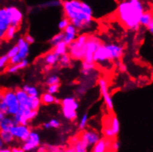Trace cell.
<instances>
[{"mask_svg": "<svg viewBox=\"0 0 153 152\" xmlns=\"http://www.w3.org/2000/svg\"><path fill=\"white\" fill-rule=\"evenodd\" d=\"M101 44L102 42L98 37H96V35H89L88 39L86 43L85 54L83 61L90 62V63L93 62V55Z\"/></svg>", "mask_w": 153, "mask_h": 152, "instance_id": "52a82bcc", "label": "cell"}, {"mask_svg": "<svg viewBox=\"0 0 153 152\" xmlns=\"http://www.w3.org/2000/svg\"><path fill=\"white\" fill-rule=\"evenodd\" d=\"M59 55H57L53 51H51V52L47 53L43 58V61L45 63V65H48L50 66H54L56 63H59Z\"/></svg>", "mask_w": 153, "mask_h": 152, "instance_id": "44dd1931", "label": "cell"}, {"mask_svg": "<svg viewBox=\"0 0 153 152\" xmlns=\"http://www.w3.org/2000/svg\"><path fill=\"white\" fill-rule=\"evenodd\" d=\"M153 20V13L152 11L145 10L140 18V25L146 27Z\"/></svg>", "mask_w": 153, "mask_h": 152, "instance_id": "cb8c5ba5", "label": "cell"}, {"mask_svg": "<svg viewBox=\"0 0 153 152\" xmlns=\"http://www.w3.org/2000/svg\"><path fill=\"white\" fill-rule=\"evenodd\" d=\"M120 131V122L116 116L113 115L107 120V124L104 128V133L105 137L113 139L118 136Z\"/></svg>", "mask_w": 153, "mask_h": 152, "instance_id": "30bf717a", "label": "cell"}, {"mask_svg": "<svg viewBox=\"0 0 153 152\" xmlns=\"http://www.w3.org/2000/svg\"><path fill=\"white\" fill-rule=\"evenodd\" d=\"M121 148V143L118 140H112L111 146H110V151H118Z\"/></svg>", "mask_w": 153, "mask_h": 152, "instance_id": "b9f144b4", "label": "cell"}, {"mask_svg": "<svg viewBox=\"0 0 153 152\" xmlns=\"http://www.w3.org/2000/svg\"><path fill=\"white\" fill-rule=\"evenodd\" d=\"M29 65V61L27 58H24L21 62L15 65H10L7 69V72L9 74H15L18 72L19 70L25 69Z\"/></svg>", "mask_w": 153, "mask_h": 152, "instance_id": "603a6c76", "label": "cell"}, {"mask_svg": "<svg viewBox=\"0 0 153 152\" xmlns=\"http://www.w3.org/2000/svg\"><path fill=\"white\" fill-rule=\"evenodd\" d=\"M62 0H47L39 4L40 8H51V7H59L62 6Z\"/></svg>", "mask_w": 153, "mask_h": 152, "instance_id": "484cf974", "label": "cell"}, {"mask_svg": "<svg viewBox=\"0 0 153 152\" xmlns=\"http://www.w3.org/2000/svg\"><path fill=\"white\" fill-rule=\"evenodd\" d=\"M0 139L5 145H10L15 140V138L10 131H0Z\"/></svg>", "mask_w": 153, "mask_h": 152, "instance_id": "d4e9b609", "label": "cell"}, {"mask_svg": "<svg viewBox=\"0 0 153 152\" xmlns=\"http://www.w3.org/2000/svg\"><path fill=\"white\" fill-rule=\"evenodd\" d=\"M62 111L64 117L68 121H74L77 119V110L79 107L78 100L73 96H68L61 100Z\"/></svg>", "mask_w": 153, "mask_h": 152, "instance_id": "277c9868", "label": "cell"}, {"mask_svg": "<svg viewBox=\"0 0 153 152\" xmlns=\"http://www.w3.org/2000/svg\"><path fill=\"white\" fill-rule=\"evenodd\" d=\"M17 30H18V28L15 26L10 25L8 27V28L6 30L5 33H4V39L7 40V41H10V40L13 39L15 38L16 35Z\"/></svg>", "mask_w": 153, "mask_h": 152, "instance_id": "1f68e13d", "label": "cell"}, {"mask_svg": "<svg viewBox=\"0 0 153 152\" xmlns=\"http://www.w3.org/2000/svg\"><path fill=\"white\" fill-rule=\"evenodd\" d=\"M24 38L25 39V41H27L30 45V44H33L35 42V38H34V37L32 36L31 35H30V34H26V35H25Z\"/></svg>", "mask_w": 153, "mask_h": 152, "instance_id": "f6af8a7d", "label": "cell"}, {"mask_svg": "<svg viewBox=\"0 0 153 152\" xmlns=\"http://www.w3.org/2000/svg\"><path fill=\"white\" fill-rule=\"evenodd\" d=\"M47 151L51 152H60V151H66V149H62L63 148L57 145H46Z\"/></svg>", "mask_w": 153, "mask_h": 152, "instance_id": "ab89813d", "label": "cell"}, {"mask_svg": "<svg viewBox=\"0 0 153 152\" xmlns=\"http://www.w3.org/2000/svg\"><path fill=\"white\" fill-rule=\"evenodd\" d=\"M64 35H65V34H64V31H60L59 32L56 33V35H54L50 39L49 41L50 44H51L53 47H54V46L57 45L59 43L63 41Z\"/></svg>", "mask_w": 153, "mask_h": 152, "instance_id": "4dcf8cb0", "label": "cell"}, {"mask_svg": "<svg viewBox=\"0 0 153 152\" xmlns=\"http://www.w3.org/2000/svg\"><path fill=\"white\" fill-rule=\"evenodd\" d=\"M53 52H55L57 55H59V56L62 55H64L65 53H68V45L64 41L59 43L57 45H56L53 47Z\"/></svg>", "mask_w": 153, "mask_h": 152, "instance_id": "f1b7e54d", "label": "cell"}, {"mask_svg": "<svg viewBox=\"0 0 153 152\" xmlns=\"http://www.w3.org/2000/svg\"><path fill=\"white\" fill-rule=\"evenodd\" d=\"M89 35L86 32L81 33L77 38L68 45V54L71 59L76 61H83L85 54L86 43Z\"/></svg>", "mask_w": 153, "mask_h": 152, "instance_id": "3957f363", "label": "cell"}, {"mask_svg": "<svg viewBox=\"0 0 153 152\" xmlns=\"http://www.w3.org/2000/svg\"><path fill=\"white\" fill-rule=\"evenodd\" d=\"M31 129L28 125L23 124H15L10 129V132L13 134L15 139L21 142H25L29 137Z\"/></svg>", "mask_w": 153, "mask_h": 152, "instance_id": "7c38bea8", "label": "cell"}, {"mask_svg": "<svg viewBox=\"0 0 153 152\" xmlns=\"http://www.w3.org/2000/svg\"><path fill=\"white\" fill-rule=\"evenodd\" d=\"M144 11V5L140 0H123L118 4L116 14L126 29L136 31L140 28V18Z\"/></svg>", "mask_w": 153, "mask_h": 152, "instance_id": "7a4b0ae2", "label": "cell"}, {"mask_svg": "<svg viewBox=\"0 0 153 152\" xmlns=\"http://www.w3.org/2000/svg\"><path fill=\"white\" fill-rule=\"evenodd\" d=\"M10 25V20L6 7L0 8V39H3L6 30Z\"/></svg>", "mask_w": 153, "mask_h": 152, "instance_id": "9a60e30c", "label": "cell"}, {"mask_svg": "<svg viewBox=\"0 0 153 152\" xmlns=\"http://www.w3.org/2000/svg\"><path fill=\"white\" fill-rule=\"evenodd\" d=\"M89 120V116L87 113H84L83 115L81 117L80 120L79 122V128L81 131H83L86 128L87 125V122H88Z\"/></svg>", "mask_w": 153, "mask_h": 152, "instance_id": "e575fe53", "label": "cell"}, {"mask_svg": "<svg viewBox=\"0 0 153 152\" xmlns=\"http://www.w3.org/2000/svg\"><path fill=\"white\" fill-rule=\"evenodd\" d=\"M40 145H41V137L39 133L35 130H31L29 137L25 142H23L21 148L23 152L35 151Z\"/></svg>", "mask_w": 153, "mask_h": 152, "instance_id": "ba28073f", "label": "cell"}, {"mask_svg": "<svg viewBox=\"0 0 153 152\" xmlns=\"http://www.w3.org/2000/svg\"><path fill=\"white\" fill-rule=\"evenodd\" d=\"M80 138L86 142V144L88 145L89 148H90V151H91V148L99 140L101 137H100V134L95 130L84 129V131L83 130L82 133L81 134Z\"/></svg>", "mask_w": 153, "mask_h": 152, "instance_id": "5bb4252c", "label": "cell"}, {"mask_svg": "<svg viewBox=\"0 0 153 152\" xmlns=\"http://www.w3.org/2000/svg\"><path fill=\"white\" fill-rule=\"evenodd\" d=\"M40 99H41L42 104L48 106V105H51L55 103L56 97L54 96V94H51V93L46 91V92L43 93V94L40 96Z\"/></svg>", "mask_w": 153, "mask_h": 152, "instance_id": "83f0119b", "label": "cell"}, {"mask_svg": "<svg viewBox=\"0 0 153 152\" xmlns=\"http://www.w3.org/2000/svg\"><path fill=\"white\" fill-rule=\"evenodd\" d=\"M59 88H60V83L49 85V86H48V88H47V91L52 94H56L59 91Z\"/></svg>", "mask_w": 153, "mask_h": 152, "instance_id": "74e56055", "label": "cell"}, {"mask_svg": "<svg viewBox=\"0 0 153 152\" xmlns=\"http://www.w3.org/2000/svg\"><path fill=\"white\" fill-rule=\"evenodd\" d=\"M79 32V30H77V28L74 25L70 24L64 30L65 35H64L63 41L66 43L68 45H69L70 43L73 42L77 38Z\"/></svg>", "mask_w": 153, "mask_h": 152, "instance_id": "e0dca14e", "label": "cell"}, {"mask_svg": "<svg viewBox=\"0 0 153 152\" xmlns=\"http://www.w3.org/2000/svg\"><path fill=\"white\" fill-rule=\"evenodd\" d=\"M146 29H147V30L149 31V33H150L151 35H153V20L151 21L150 24H149V25L146 27Z\"/></svg>", "mask_w": 153, "mask_h": 152, "instance_id": "bcb514c9", "label": "cell"}, {"mask_svg": "<svg viewBox=\"0 0 153 152\" xmlns=\"http://www.w3.org/2000/svg\"><path fill=\"white\" fill-rule=\"evenodd\" d=\"M6 10L10 18V25L15 26L17 28H19L24 18L23 12L16 6H8L6 7Z\"/></svg>", "mask_w": 153, "mask_h": 152, "instance_id": "4fadbf2b", "label": "cell"}, {"mask_svg": "<svg viewBox=\"0 0 153 152\" xmlns=\"http://www.w3.org/2000/svg\"><path fill=\"white\" fill-rule=\"evenodd\" d=\"M36 151H39V152H45V151H47L46 145H40L38 147V148H37Z\"/></svg>", "mask_w": 153, "mask_h": 152, "instance_id": "7dc6e473", "label": "cell"}, {"mask_svg": "<svg viewBox=\"0 0 153 152\" xmlns=\"http://www.w3.org/2000/svg\"><path fill=\"white\" fill-rule=\"evenodd\" d=\"M13 117L12 116L6 115L2 120L0 121V131H10L12 127L15 125Z\"/></svg>", "mask_w": 153, "mask_h": 152, "instance_id": "7402d4cb", "label": "cell"}, {"mask_svg": "<svg viewBox=\"0 0 153 152\" xmlns=\"http://www.w3.org/2000/svg\"><path fill=\"white\" fill-rule=\"evenodd\" d=\"M9 59L7 55H3L0 56V69H2L7 66V65L9 63Z\"/></svg>", "mask_w": 153, "mask_h": 152, "instance_id": "f35d334b", "label": "cell"}, {"mask_svg": "<svg viewBox=\"0 0 153 152\" xmlns=\"http://www.w3.org/2000/svg\"><path fill=\"white\" fill-rule=\"evenodd\" d=\"M73 145L71 146V149H67L66 151L69 152H87L90 151V148L88 147V145L86 144V142H84L83 139H82L80 137H78V139H76L75 142H72Z\"/></svg>", "mask_w": 153, "mask_h": 152, "instance_id": "ffe728a7", "label": "cell"}, {"mask_svg": "<svg viewBox=\"0 0 153 152\" xmlns=\"http://www.w3.org/2000/svg\"><path fill=\"white\" fill-rule=\"evenodd\" d=\"M70 61H71V58L68 52L59 56V63L62 66H64V67L68 66L70 64Z\"/></svg>", "mask_w": 153, "mask_h": 152, "instance_id": "836d02e7", "label": "cell"}, {"mask_svg": "<svg viewBox=\"0 0 153 152\" xmlns=\"http://www.w3.org/2000/svg\"><path fill=\"white\" fill-rule=\"evenodd\" d=\"M152 12L153 13V3H152Z\"/></svg>", "mask_w": 153, "mask_h": 152, "instance_id": "db71d44e", "label": "cell"}, {"mask_svg": "<svg viewBox=\"0 0 153 152\" xmlns=\"http://www.w3.org/2000/svg\"><path fill=\"white\" fill-rule=\"evenodd\" d=\"M6 115H7V114H6L5 113H4L3 111H0V121H1V120H2V119L4 118Z\"/></svg>", "mask_w": 153, "mask_h": 152, "instance_id": "816d5d0a", "label": "cell"}, {"mask_svg": "<svg viewBox=\"0 0 153 152\" xmlns=\"http://www.w3.org/2000/svg\"><path fill=\"white\" fill-rule=\"evenodd\" d=\"M45 83H46L48 86L56 84V83H60V77L57 75H56V74H53V75H49L47 77Z\"/></svg>", "mask_w": 153, "mask_h": 152, "instance_id": "d590c367", "label": "cell"}, {"mask_svg": "<svg viewBox=\"0 0 153 152\" xmlns=\"http://www.w3.org/2000/svg\"><path fill=\"white\" fill-rule=\"evenodd\" d=\"M118 66H119V69H121V71H122V72H126V66L124 64H122V63H120L119 64H118Z\"/></svg>", "mask_w": 153, "mask_h": 152, "instance_id": "681fc988", "label": "cell"}, {"mask_svg": "<svg viewBox=\"0 0 153 152\" xmlns=\"http://www.w3.org/2000/svg\"><path fill=\"white\" fill-rule=\"evenodd\" d=\"M107 52V58L110 61H119L124 53V48L118 43H107L104 44Z\"/></svg>", "mask_w": 153, "mask_h": 152, "instance_id": "9c48e42d", "label": "cell"}, {"mask_svg": "<svg viewBox=\"0 0 153 152\" xmlns=\"http://www.w3.org/2000/svg\"><path fill=\"white\" fill-rule=\"evenodd\" d=\"M39 110H31L29 108L19 107L18 112L12 116L16 124L28 125L30 122L33 120L38 116Z\"/></svg>", "mask_w": 153, "mask_h": 152, "instance_id": "8992f818", "label": "cell"}, {"mask_svg": "<svg viewBox=\"0 0 153 152\" xmlns=\"http://www.w3.org/2000/svg\"><path fill=\"white\" fill-rule=\"evenodd\" d=\"M0 111H3V112L7 114V107H6L4 100H3L2 91H0Z\"/></svg>", "mask_w": 153, "mask_h": 152, "instance_id": "ee69618b", "label": "cell"}, {"mask_svg": "<svg viewBox=\"0 0 153 152\" xmlns=\"http://www.w3.org/2000/svg\"><path fill=\"white\" fill-rule=\"evenodd\" d=\"M12 152H23L22 149L21 148H16V147H13V148H11Z\"/></svg>", "mask_w": 153, "mask_h": 152, "instance_id": "f907efd6", "label": "cell"}, {"mask_svg": "<svg viewBox=\"0 0 153 152\" xmlns=\"http://www.w3.org/2000/svg\"><path fill=\"white\" fill-rule=\"evenodd\" d=\"M22 89H23L29 96H32V97H37L39 96V91L37 87L35 86H32V85L25 84L22 86Z\"/></svg>", "mask_w": 153, "mask_h": 152, "instance_id": "f546056e", "label": "cell"}, {"mask_svg": "<svg viewBox=\"0 0 153 152\" xmlns=\"http://www.w3.org/2000/svg\"><path fill=\"white\" fill-rule=\"evenodd\" d=\"M2 95L3 100L7 107V115H15L19 109V103L17 99L15 90L5 89L2 91Z\"/></svg>", "mask_w": 153, "mask_h": 152, "instance_id": "5b68a950", "label": "cell"}, {"mask_svg": "<svg viewBox=\"0 0 153 152\" xmlns=\"http://www.w3.org/2000/svg\"><path fill=\"white\" fill-rule=\"evenodd\" d=\"M70 24L69 19L67 17L64 16L58 23V28L60 31H64L65 29Z\"/></svg>", "mask_w": 153, "mask_h": 152, "instance_id": "8d00e7d4", "label": "cell"}, {"mask_svg": "<svg viewBox=\"0 0 153 152\" xmlns=\"http://www.w3.org/2000/svg\"><path fill=\"white\" fill-rule=\"evenodd\" d=\"M18 52H19V47H18V46L16 44V45L13 46L10 49H9L8 52H7V53L6 54V55H7V56H8V58H11V57L14 56V55H17V54H18Z\"/></svg>", "mask_w": 153, "mask_h": 152, "instance_id": "60d3db41", "label": "cell"}, {"mask_svg": "<svg viewBox=\"0 0 153 152\" xmlns=\"http://www.w3.org/2000/svg\"><path fill=\"white\" fill-rule=\"evenodd\" d=\"M22 60V59L21 58V57H20L19 55L17 54V55H14V56L11 57V58H10V59H9V64H10V65L17 64V63H20Z\"/></svg>", "mask_w": 153, "mask_h": 152, "instance_id": "7bdbcfd3", "label": "cell"}, {"mask_svg": "<svg viewBox=\"0 0 153 152\" xmlns=\"http://www.w3.org/2000/svg\"><path fill=\"white\" fill-rule=\"evenodd\" d=\"M98 86H99L100 92L102 95L104 103H105L107 109L110 110V111H112L113 110V101H112V97L110 94V91H109L108 82L107 81L105 78L101 77V78L98 79Z\"/></svg>", "mask_w": 153, "mask_h": 152, "instance_id": "8fae6325", "label": "cell"}, {"mask_svg": "<svg viewBox=\"0 0 153 152\" xmlns=\"http://www.w3.org/2000/svg\"><path fill=\"white\" fill-rule=\"evenodd\" d=\"M0 152H11V149L9 147H6L5 145L0 149Z\"/></svg>", "mask_w": 153, "mask_h": 152, "instance_id": "c3c4849f", "label": "cell"}, {"mask_svg": "<svg viewBox=\"0 0 153 152\" xmlns=\"http://www.w3.org/2000/svg\"><path fill=\"white\" fill-rule=\"evenodd\" d=\"M15 91L17 99H18V101L19 103V107L30 108V96L28 95L27 93L23 90L22 88H18V89H15Z\"/></svg>", "mask_w": 153, "mask_h": 152, "instance_id": "ac0fdd59", "label": "cell"}, {"mask_svg": "<svg viewBox=\"0 0 153 152\" xmlns=\"http://www.w3.org/2000/svg\"><path fill=\"white\" fill-rule=\"evenodd\" d=\"M61 126V122L57 119H51L49 121L43 123V127L45 129H52V128H58Z\"/></svg>", "mask_w": 153, "mask_h": 152, "instance_id": "d6a6232c", "label": "cell"}, {"mask_svg": "<svg viewBox=\"0 0 153 152\" xmlns=\"http://www.w3.org/2000/svg\"><path fill=\"white\" fill-rule=\"evenodd\" d=\"M96 63L94 62H87L83 61L82 64V74L83 75H90V73L93 72L96 68Z\"/></svg>", "mask_w": 153, "mask_h": 152, "instance_id": "4316f807", "label": "cell"}, {"mask_svg": "<svg viewBox=\"0 0 153 152\" xmlns=\"http://www.w3.org/2000/svg\"><path fill=\"white\" fill-rule=\"evenodd\" d=\"M112 139L104 137V138H100L99 140L91 148L93 152H105L110 151V146Z\"/></svg>", "mask_w": 153, "mask_h": 152, "instance_id": "2e32d148", "label": "cell"}, {"mask_svg": "<svg viewBox=\"0 0 153 152\" xmlns=\"http://www.w3.org/2000/svg\"><path fill=\"white\" fill-rule=\"evenodd\" d=\"M62 7L65 16L79 32H85L94 27L93 8L87 2L82 0H62Z\"/></svg>", "mask_w": 153, "mask_h": 152, "instance_id": "6da1fadb", "label": "cell"}, {"mask_svg": "<svg viewBox=\"0 0 153 152\" xmlns=\"http://www.w3.org/2000/svg\"><path fill=\"white\" fill-rule=\"evenodd\" d=\"M16 45L19 47L18 55L22 59L27 58L30 52V44L25 41L24 37H20L17 40Z\"/></svg>", "mask_w": 153, "mask_h": 152, "instance_id": "d6986e66", "label": "cell"}, {"mask_svg": "<svg viewBox=\"0 0 153 152\" xmlns=\"http://www.w3.org/2000/svg\"><path fill=\"white\" fill-rule=\"evenodd\" d=\"M4 144L3 143V142H2V141H1V139H0V149H1V148H2V147L4 146Z\"/></svg>", "mask_w": 153, "mask_h": 152, "instance_id": "f5cc1de1", "label": "cell"}]
</instances>
